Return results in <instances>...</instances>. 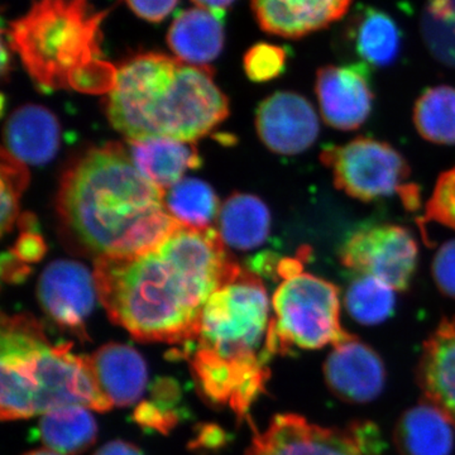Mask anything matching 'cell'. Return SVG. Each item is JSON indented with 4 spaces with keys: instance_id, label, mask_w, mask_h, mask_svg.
<instances>
[{
    "instance_id": "8d00e7d4",
    "label": "cell",
    "mask_w": 455,
    "mask_h": 455,
    "mask_svg": "<svg viewBox=\"0 0 455 455\" xmlns=\"http://www.w3.org/2000/svg\"><path fill=\"white\" fill-rule=\"evenodd\" d=\"M199 8L208 9L215 13H223L235 0H193Z\"/></svg>"
},
{
    "instance_id": "ba28073f",
    "label": "cell",
    "mask_w": 455,
    "mask_h": 455,
    "mask_svg": "<svg viewBox=\"0 0 455 455\" xmlns=\"http://www.w3.org/2000/svg\"><path fill=\"white\" fill-rule=\"evenodd\" d=\"M320 161L333 173L335 188L353 199L368 203L398 194L411 184L410 166L400 152L381 140L358 137L344 146L325 148Z\"/></svg>"
},
{
    "instance_id": "484cf974",
    "label": "cell",
    "mask_w": 455,
    "mask_h": 455,
    "mask_svg": "<svg viewBox=\"0 0 455 455\" xmlns=\"http://www.w3.org/2000/svg\"><path fill=\"white\" fill-rule=\"evenodd\" d=\"M350 316L362 325H377L392 315L396 305L395 290L381 280L361 275L349 284L344 298Z\"/></svg>"
},
{
    "instance_id": "f1b7e54d",
    "label": "cell",
    "mask_w": 455,
    "mask_h": 455,
    "mask_svg": "<svg viewBox=\"0 0 455 455\" xmlns=\"http://www.w3.org/2000/svg\"><path fill=\"white\" fill-rule=\"evenodd\" d=\"M29 181L26 164L5 149L2 152V232L12 230L18 217L20 199Z\"/></svg>"
},
{
    "instance_id": "30bf717a",
    "label": "cell",
    "mask_w": 455,
    "mask_h": 455,
    "mask_svg": "<svg viewBox=\"0 0 455 455\" xmlns=\"http://www.w3.org/2000/svg\"><path fill=\"white\" fill-rule=\"evenodd\" d=\"M341 265L387 283L397 291L411 284L418 267L419 247L411 230L396 224L362 228L340 250Z\"/></svg>"
},
{
    "instance_id": "8992f818",
    "label": "cell",
    "mask_w": 455,
    "mask_h": 455,
    "mask_svg": "<svg viewBox=\"0 0 455 455\" xmlns=\"http://www.w3.org/2000/svg\"><path fill=\"white\" fill-rule=\"evenodd\" d=\"M107 16L90 0H35L4 33L33 82L44 89L77 90L85 74L103 61L101 25Z\"/></svg>"
},
{
    "instance_id": "6da1fadb",
    "label": "cell",
    "mask_w": 455,
    "mask_h": 455,
    "mask_svg": "<svg viewBox=\"0 0 455 455\" xmlns=\"http://www.w3.org/2000/svg\"><path fill=\"white\" fill-rule=\"evenodd\" d=\"M241 271L217 230L182 224L147 252L97 259L94 278L114 324L140 341L187 346L212 293Z\"/></svg>"
},
{
    "instance_id": "ac0fdd59",
    "label": "cell",
    "mask_w": 455,
    "mask_h": 455,
    "mask_svg": "<svg viewBox=\"0 0 455 455\" xmlns=\"http://www.w3.org/2000/svg\"><path fill=\"white\" fill-rule=\"evenodd\" d=\"M5 151L23 164H44L60 146V124L46 108L28 104L12 114L5 125Z\"/></svg>"
},
{
    "instance_id": "83f0119b",
    "label": "cell",
    "mask_w": 455,
    "mask_h": 455,
    "mask_svg": "<svg viewBox=\"0 0 455 455\" xmlns=\"http://www.w3.org/2000/svg\"><path fill=\"white\" fill-rule=\"evenodd\" d=\"M420 29L434 59L455 68V0H427Z\"/></svg>"
},
{
    "instance_id": "cb8c5ba5",
    "label": "cell",
    "mask_w": 455,
    "mask_h": 455,
    "mask_svg": "<svg viewBox=\"0 0 455 455\" xmlns=\"http://www.w3.org/2000/svg\"><path fill=\"white\" fill-rule=\"evenodd\" d=\"M40 435L50 451L77 455L94 444L97 423L86 407H61L42 416Z\"/></svg>"
},
{
    "instance_id": "5bb4252c",
    "label": "cell",
    "mask_w": 455,
    "mask_h": 455,
    "mask_svg": "<svg viewBox=\"0 0 455 455\" xmlns=\"http://www.w3.org/2000/svg\"><path fill=\"white\" fill-rule=\"evenodd\" d=\"M329 390L348 403H368L385 387L386 371L381 357L357 338L338 344L324 363Z\"/></svg>"
},
{
    "instance_id": "44dd1931",
    "label": "cell",
    "mask_w": 455,
    "mask_h": 455,
    "mask_svg": "<svg viewBox=\"0 0 455 455\" xmlns=\"http://www.w3.org/2000/svg\"><path fill=\"white\" fill-rule=\"evenodd\" d=\"M130 155L140 172L164 190L175 187L187 171L202 164L193 142L172 139L133 140Z\"/></svg>"
},
{
    "instance_id": "d4e9b609",
    "label": "cell",
    "mask_w": 455,
    "mask_h": 455,
    "mask_svg": "<svg viewBox=\"0 0 455 455\" xmlns=\"http://www.w3.org/2000/svg\"><path fill=\"white\" fill-rule=\"evenodd\" d=\"M416 130L424 140L436 145H455V88L447 85L427 90L416 100Z\"/></svg>"
},
{
    "instance_id": "e0dca14e",
    "label": "cell",
    "mask_w": 455,
    "mask_h": 455,
    "mask_svg": "<svg viewBox=\"0 0 455 455\" xmlns=\"http://www.w3.org/2000/svg\"><path fill=\"white\" fill-rule=\"evenodd\" d=\"M89 358L99 387L113 406H130L142 396L147 370L137 350L124 344L110 343Z\"/></svg>"
},
{
    "instance_id": "603a6c76",
    "label": "cell",
    "mask_w": 455,
    "mask_h": 455,
    "mask_svg": "<svg viewBox=\"0 0 455 455\" xmlns=\"http://www.w3.org/2000/svg\"><path fill=\"white\" fill-rule=\"evenodd\" d=\"M271 229V212L259 197L235 194L221 206L220 236L235 250L250 251L265 243Z\"/></svg>"
},
{
    "instance_id": "52a82bcc",
    "label": "cell",
    "mask_w": 455,
    "mask_h": 455,
    "mask_svg": "<svg viewBox=\"0 0 455 455\" xmlns=\"http://www.w3.org/2000/svg\"><path fill=\"white\" fill-rule=\"evenodd\" d=\"M304 259L278 263L283 283L275 291V317L269 322L266 350L284 355L292 347L319 349L353 339L340 325L339 289L324 278L304 271Z\"/></svg>"
},
{
    "instance_id": "2e32d148",
    "label": "cell",
    "mask_w": 455,
    "mask_h": 455,
    "mask_svg": "<svg viewBox=\"0 0 455 455\" xmlns=\"http://www.w3.org/2000/svg\"><path fill=\"white\" fill-rule=\"evenodd\" d=\"M418 383L425 401L442 410L455 425V317H444L425 341Z\"/></svg>"
},
{
    "instance_id": "e575fe53",
    "label": "cell",
    "mask_w": 455,
    "mask_h": 455,
    "mask_svg": "<svg viewBox=\"0 0 455 455\" xmlns=\"http://www.w3.org/2000/svg\"><path fill=\"white\" fill-rule=\"evenodd\" d=\"M136 420L142 425L156 427L160 431H166L167 427H172V416L164 415L157 407L143 403L136 411Z\"/></svg>"
},
{
    "instance_id": "4dcf8cb0",
    "label": "cell",
    "mask_w": 455,
    "mask_h": 455,
    "mask_svg": "<svg viewBox=\"0 0 455 455\" xmlns=\"http://www.w3.org/2000/svg\"><path fill=\"white\" fill-rule=\"evenodd\" d=\"M424 221H436L455 230V167L439 176L427 200Z\"/></svg>"
},
{
    "instance_id": "7a4b0ae2",
    "label": "cell",
    "mask_w": 455,
    "mask_h": 455,
    "mask_svg": "<svg viewBox=\"0 0 455 455\" xmlns=\"http://www.w3.org/2000/svg\"><path fill=\"white\" fill-rule=\"evenodd\" d=\"M57 211L83 250L97 256L147 252L181 227L164 188L146 179L119 143L92 149L62 178Z\"/></svg>"
},
{
    "instance_id": "7402d4cb",
    "label": "cell",
    "mask_w": 455,
    "mask_h": 455,
    "mask_svg": "<svg viewBox=\"0 0 455 455\" xmlns=\"http://www.w3.org/2000/svg\"><path fill=\"white\" fill-rule=\"evenodd\" d=\"M348 40L362 61L373 68H387L401 52L400 27L396 20L374 7L357 9L347 26Z\"/></svg>"
},
{
    "instance_id": "9c48e42d",
    "label": "cell",
    "mask_w": 455,
    "mask_h": 455,
    "mask_svg": "<svg viewBox=\"0 0 455 455\" xmlns=\"http://www.w3.org/2000/svg\"><path fill=\"white\" fill-rule=\"evenodd\" d=\"M382 442L373 424L323 427L296 414H280L267 429H254L245 455H381Z\"/></svg>"
},
{
    "instance_id": "d6a6232c",
    "label": "cell",
    "mask_w": 455,
    "mask_h": 455,
    "mask_svg": "<svg viewBox=\"0 0 455 455\" xmlns=\"http://www.w3.org/2000/svg\"><path fill=\"white\" fill-rule=\"evenodd\" d=\"M134 14L147 22L160 23L178 5L179 0H124Z\"/></svg>"
},
{
    "instance_id": "d590c367",
    "label": "cell",
    "mask_w": 455,
    "mask_h": 455,
    "mask_svg": "<svg viewBox=\"0 0 455 455\" xmlns=\"http://www.w3.org/2000/svg\"><path fill=\"white\" fill-rule=\"evenodd\" d=\"M94 455H143L142 451L139 448L134 447L130 443L121 442V440H116V442L108 443L103 448L99 449L97 453Z\"/></svg>"
},
{
    "instance_id": "5b68a950",
    "label": "cell",
    "mask_w": 455,
    "mask_h": 455,
    "mask_svg": "<svg viewBox=\"0 0 455 455\" xmlns=\"http://www.w3.org/2000/svg\"><path fill=\"white\" fill-rule=\"evenodd\" d=\"M0 415L18 420L68 406L108 411L113 405L99 387L89 355L73 344H50L28 314L2 316Z\"/></svg>"
},
{
    "instance_id": "836d02e7",
    "label": "cell",
    "mask_w": 455,
    "mask_h": 455,
    "mask_svg": "<svg viewBox=\"0 0 455 455\" xmlns=\"http://www.w3.org/2000/svg\"><path fill=\"white\" fill-rule=\"evenodd\" d=\"M44 252H46V247L41 236L32 232L20 236L13 251L14 256L25 263L37 262L44 257Z\"/></svg>"
},
{
    "instance_id": "d6986e66",
    "label": "cell",
    "mask_w": 455,
    "mask_h": 455,
    "mask_svg": "<svg viewBox=\"0 0 455 455\" xmlns=\"http://www.w3.org/2000/svg\"><path fill=\"white\" fill-rule=\"evenodd\" d=\"M176 59L185 64L208 66L224 46V14L204 8L180 12L167 35Z\"/></svg>"
},
{
    "instance_id": "8fae6325",
    "label": "cell",
    "mask_w": 455,
    "mask_h": 455,
    "mask_svg": "<svg viewBox=\"0 0 455 455\" xmlns=\"http://www.w3.org/2000/svg\"><path fill=\"white\" fill-rule=\"evenodd\" d=\"M256 128L269 151L299 155L316 142L319 116L307 98L298 92H278L260 103Z\"/></svg>"
},
{
    "instance_id": "3957f363",
    "label": "cell",
    "mask_w": 455,
    "mask_h": 455,
    "mask_svg": "<svg viewBox=\"0 0 455 455\" xmlns=\"http://www.w3.org/2000/svg\"><path fill=\"white\" fill-rule=\"evenodd\" d=\"M107 112L113 127L130 142H196L227 118L229 107L209 66L148 52L132 57L116 70Z\"/></svg>"
},
{
    "instance_id": "1f68e13d",
    "label": "cell",
    "mask_w": 455,
    "mask_h": 455,
    "mask_svg": "<svg viewBox=\"0 0 455 455\" xmlns=\"http://www.w3.org/2000/svg\"><path fill=\"white\" fill-rule=\"evenodd\" d=\"M431 272L440 292L455 299V239L439 248L434 257Z\"/></svg>"
},
{
    "instance_id": "4316f807",
    "label": "cell",
    "mask_w": 455,
    "mask_h": 455,
    "mask_svg": "<svg viewBox=\"0 0 455 455\" xmlns=\"http://www.w3.org/2000/svg\"><path fill=\"white\" fill-rule=\"evenodd\" d=\"M166 205L171 214L188 227L209 228L218 214L214 190L197 179H184L171 188Z\"/></svg>"
},
{
    "instance_id": "7c38bea8",
    "label": "cell",
    "mask_w": 455,
    "mask_h": 455,
    "mask_svg": "<svg viewBox=\"0 0 455 455\" xmlns=\"http://www.w3.org/2000/svg\"><path fill=\"white\" fill-rule=\"evenodd\" d=\"M94 274L74 260H56L44 269L38 283L42 307L57 324L86 338L85 322L97 298Z\"/></svg>"
},
{
    "instance_id": "ffe728a7",
    "label": "cell",
    "mask_w": 455,
    "mask_h": 455,
    "mask_svg": "<svg viewBox=\"0 0 455 455\" xmlns=\"http://www.w3.org/2000/svg\"><path fill=\"white\" fill-rule=\"evenodd\" d=\"M454 440L455 425L427 401L407 410L395 429L401 455H451Z\"/></svg>"
},
{
    "instance_id": "4fadbf2b",
    "label": "cell",
    "mask_w": 455,
    "mask_h": 455,
    "mask_svg": "<svg viewBox=\"0 0 455 455\" xmlns=\"http://www.w3.org/2000/svg\"><path fill=\"white\" fill-rule=\"evenodd\" d=\"M366 70L362 65H328L317 70V103L329 127L355 131L366 123L374 99Z\"/></svg>"
},
{
    "instance_id": "277c9868",
    "label": "cell",
    "mask_w": 455,
    "mask_h": 455,
    "mask_svg": "<svg viewBox=\"0 0 455 455\" xmlns=\"http://www.w3.org/2000/svg\"><path fill=\"white\" fill-rule=\"evenodd\" d=\"M269 322L266 287L256 275L242 269L212 293L196 340L185 346L204 394L229 405L238 416L245 415L265 391Z\"/></svg>"
},
{
    "instance_id": "9a60e30c",
    "label": "cell",
    "mask_w": 455,
    "mask_h": 455,
    "mask_svg": "<svg viewBox=\"0 0 455 455\" xmlns=\"http://www.w3.org/2000/svg\"><path fill=\"white\" fill-rule=\"evenodd\" d=\"M263 31L278 37H307L346 16L352 0H251Z\"/></svg>"
},
{
    "instance_id": "f546056e",
    "label": "cell",
    "mask_w": 455,
    "mask_h": 455,
    "mask_svg": "<svg viewBox=\"0 0 455 455\" xmlns=\"http://www.w3.org/2000/svg\"><path fill=\"white\" fill-rule=\"evenodd\" d=\"M286 62L287 53L283 47L257 44L245 53L244 70L252 82H271L283 73Z\"/></svg>"
},
{
    "instance_id": "74e56055",
    "label": "cell",
    "mask_w": 455,
    "mask_h": 455,
    "mask_svg": "<svg viewBox=\"0 0 455 455\" xmlns=\"http://www.w3.org/2000/svg\"><path fill=\"white\" fill-rule=\"evenodd\" d=\"M25 455H61L56 453V451H50V449H38V451H29Z\"/></svg>"
}]
</instances>
